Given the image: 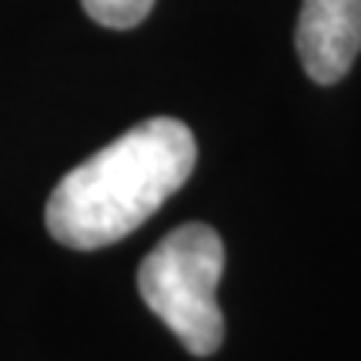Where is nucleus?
Wrapping results in <instances>:
<instances>
[{"label": "nucleus", "instance_id": "1", "mask_svg": "<svg viewBox=\"0 0 361 361\" xmlns=\"http://www.w3.org/2000/svg\"><path fill=\"white\" fill-rule=\"evenodd\" d=\"M197 144L178 117H151L67 171L44 207L54 241L78 251L137 231L191 178Z\"/></svg>", "mask_w": 361, "mask_h": 361}, {"label": "nucleus", "instance_id": "2", "mask_svg": "<svg viewBox=\"0 0 361 361\" xmlns=\"http://www.w3.org/2000/svg\"><path fill=\"white\" fill-rule=\"evenodd\" d=\"M221 271L224 241L201 221L174 228L137 268L144 305L197 358L214 355L224 341V314L218 308Z\"/></svg>", "mask_w": 361, "mask_h": 361}, {"label": "nucleus", "instance_id": "3", "mask_svg": "<svg viewBox=\"0 0 361 361\" xmlns=\"http://www.w3.org/2000/svg\"><path fill=\"white\" fill-rule=\"evenodd\" d=\"M295 47L314 84H338L361 54V0H305Z\"/></svg>", "mask_w": 361, "mask_h": 361}, {"label": "nucleus", "instance_id": "4", "mask_svg": "<svg viewBox=\"0 0 361 361\" xmlns=\"http://www.w3.org/2000/svg\"><path fill=\"white\" fill-rule=\"evenodd\" d=\"M90 20L111 30H130L151 13L154 0H80Z\"/></svg>", "mask_w": 361, "mask_h": 361}]
</instances>
